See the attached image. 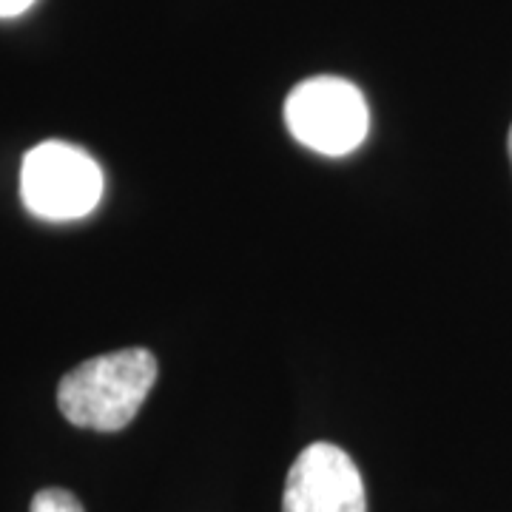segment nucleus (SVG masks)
<instances>
[{"mask_svg": "<svg viewBox=\"0 0 512 512\" xmlns=\"http://www.w3.org/2000/svg\"><path fill=\"white\" fill-rule=\"evenodd\" d=\"M32 512H83V504L69 490H40L32 498Z\"/></svg>", "mask_w": 512, "mask_h": 512, "instance_id": "obj_5", "label": "nucleus"}, {"mask_svg": "<svg viewBox=\"0 0 512 512\" xmlns=\"http://www.w3.org/2000/svg\"><path fill=\"white\" fill-rule=\"evenodd\" d=\"M35 0H0V18H15L23 15Z\"/></svg>", "mask_w": 512, "mask_h": 512, "instance_id": "obj_6", "label": "nucleus"}, {"mask_svg": "<svg viewBox=\"0 0 512 512\" xmlns=\"http://www.w3.org/2000/svg\"><path fill=\"white\" fill-rule=\"evenodd\" d=\"M157 382V359L146 348H126L86 359L57 387V407L66 419L100 433L123 430Z\"/></svg>", "mask_w": 512, "mask_h": 512, "instance_id": "obj_1", "label": "nucleus"}, {"mask_svg": "<svg viewBox=\"0 0 512 512\" xmlns=\"http://www.w3.org/2000/svg\"><path fill=\"white\" fill-rule=\"evenodd\" d=\"M282 512H367L365 481L353 458L328 441L305 447L285 481Z\"/></svg>", "mask_w": 512, "mask_h": 512, "instance_id": "obj_4", "label": "nucleus"}, {"mask_svg": "<svg viewBox=\"0 0 512 512\" xmlns=\"http://www.w3.org/2000/svg\"><path fill=\"white\" fill-rule=\"evenodd\" d=\"M285 126L296 143L325 157H345L365 143L370 128L365 94L342 77L302 80L285 100Z\"/></svg>", "mask_w": 512, "mask_h": 512, "instance_id": "obj_3", "label": "nucleus"}, {"mask_svg": "<svg viewBox=\"0 0 512 512\" xmlns=\"http://www.w3.org/2000/svg\"><path fill=\"white\" fill-rule=\"evenodd\" d=\"M20 197L40 220H80L103 197V171L83 148L46 140L23 157Z\"/></svg>", "mask_w": 512, "mask_h": 512, "instance_id": "obj_2", "label": "nucleus"}, {"mask_svg": "<svg viewBox=\"0 0 512 512\" xmlns=\"http://www.w3.org/2000/svg\"><path fill=\"white\" fill-rule=\"evenodd\" d=\"M507 148H510V160H512V128H510V137H507Z\"/></svg>", "mask_w": 512, "mask_h": 512, "instance_id": "obj_7", "label": "nucleus"}]
</instances>
